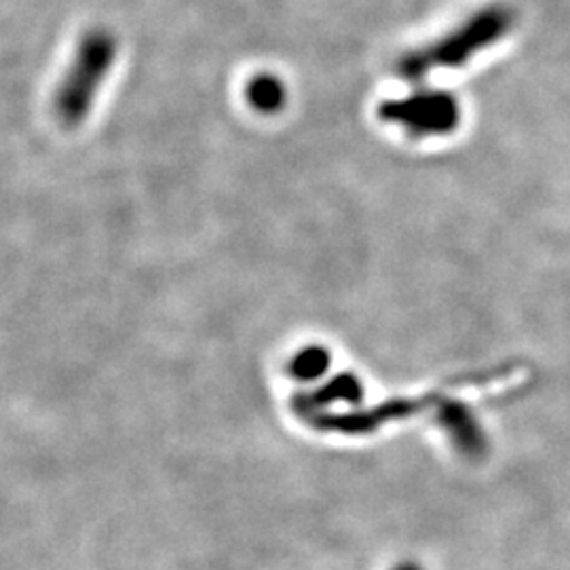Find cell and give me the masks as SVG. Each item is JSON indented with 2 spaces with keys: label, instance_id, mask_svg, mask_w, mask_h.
Listing matches in <instances>:
<instances>
[{
  "label": "cell",
  "instance_id": "cell-1",
  "mask_svg": "<svg viewBox=\"0 0 570 570\" xmlns=\"http://www.w3.org/2000/svg\"><path fill=\"white\" fill-rule=\"evenodd\" d=\"M112 42L104 35L89 37L81 47V53L75 61L72 72L63 82L60 91V112L66 121L75 122L82 119L89 104L94 100V91L104 79L110 61H112Z\"/></svg>",
  "mask_w": 570,
  "mask_h": 570
},
{
  "label": "cell",
  "instance_id": "cell-2",
  "mask_svg": "<svg viewBox=\"0 0 570 570\" xmlns=\"http://www.w3.org/2000/svg\"><path fill=\"white\" fill-rule=\"evenodd\" d=\"M383 117L402 122L412 134H444L459 121V106L446 94H428L404 102L387 104Z\"/></svg>",
  "mask_w": 570,
  "mask_h": 570
},
{
  "label": "cell",
  "instance_id": "cell-3",
  "mask_svg": "<svg viewBox=\"0 0 570 570\" xmlns=\"http://www.w3.org/2000/svg\"><path fill=\"white\" fill-rule=\"evenodd\" d=\"M503 21L492 18H482V20L471 23L468 28H463L459 35H452L446 41L442 42V47L438 45V49L429 51L428 56H419L410 61L407 70L410 72H425L433 66H456V61H463L471 56L475 49H480V45L497 39L503 30Z\"/></svg>",
  "mask_w": 570,
  "mask_h": 570
},
{
  "label": "cell",
  "instance_id": "cell-4",
  "mask_svg": "<svg viewBox=\"0 0 570 570\" xmlns=\"http://www.w3.org/2000/svg\"><path fill=\"white\" fill-rule=\"evenodd\" d=\"M249 100L261 110H275L284 104V87L273 77H258L249 85Z\"/></svg>",
  "mask_w": 570,
  "mask_h": 570
},
{
  "label": "cell",
  "instance_id": "cell-5",
  "mask_svg": "<svg viewBox=\"0 0 570 570\" xmlns=\"http://www.w3.org/2000/svg\"><path fill=\"white\" fill-rule=\"evenodd\" d=\"M324 367H326V357H324V353H320L317 348L306 351V353H303V355L298 357V362H296V370H298V374H303V376H315V374L324 372Z\"/></svg>",
  "mask_w": 570,
  "mask_h": 570
}]
</instances>
